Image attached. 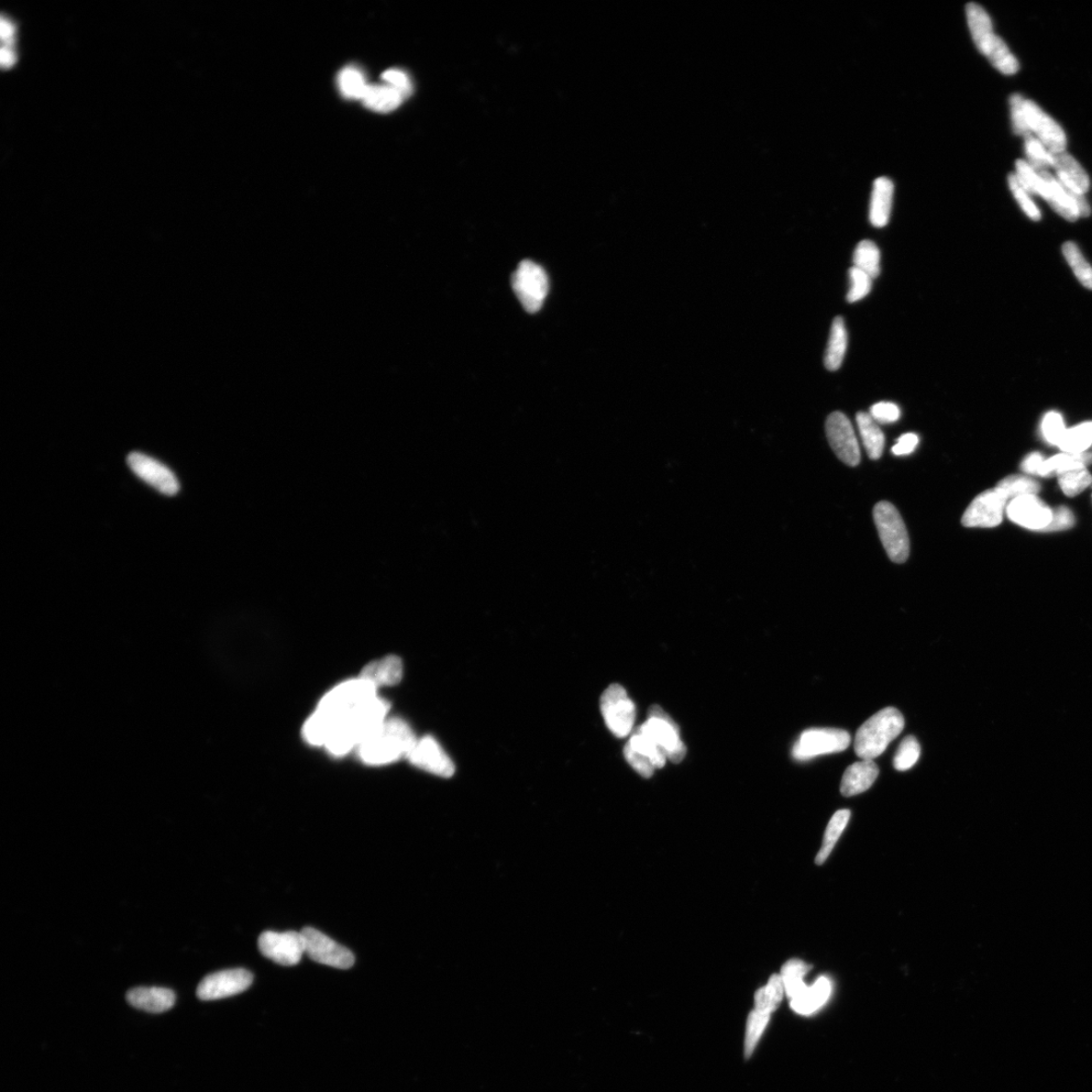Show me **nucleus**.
Here are the masks:
<instances>
[{
  "label": "nucleus",
  "mask_w": 1092,
  "mask_h": 1092,
  "mask_svg": "<svg viewBox=\"0 0 1092 1092\" xmlns=\"http://www.w3.org/2000/svg\"><path fill=\"white\" fill-rule=\"evenodd\" d=\"M851 744V735L836 728H810L801 734L794 745L792 756L797 760H809L822 755L840 753Z\"/></svg>",
  "instance_id": "obj_9"
},
{
  "label": "nucleus",
  "mask_w": 1092,
  "mask_h": 1092,
  "mask_svg": "<svg viewBox=\"0 0 1092 1092\" xmlns=\"http://www.w3.org/2000/svg\"><path fill=\"white\" fill-rule=\"evenodd\" d=\"M874 521L889 559L903 564L910 557V544L906 524L898 510L891 503L882 501L874 508Z\"/></svg>",
  "instance_id": "obj_5"
},
{
  "label": "nucleus",
  "mask_w": 1092,
  "mask_h": 1092,
  "mask_svg": "<svg viewBox=\"0 0 1092 1092\" xmlns=\"http://www.w3.org/2000/svg\"><path fill=\"white\" fill-rule=\"evenodd\" d=\"M966 17L971 35L977 49L985 55L1001 73L1012 75L1020 69V64L1010 51L1007 44L994 32L992 21L985 9L971 3L966 6Z\"/></svg>",
  "instance_id": "obj_3"
},
{
  "label": "nucleus",
  "mask_w": 1092,
  "mask_h": 1092,
  "mask_svg": "<svg viewBox=\"0 0 1092 1092\" xmlns=\"http://www.w3.org/2000/svg\"><path fill=\"white\" fill-rule=\"evenodd\" d=\"M1063 418L1057 412L1048 413L1042 422V433L1047 443L1059 446L1066 433Z\"/></svg>",
  "instance_id": "obj_47"
},
{
  "label": "nucleus",
  "mask_w": 1092,
  "mask_h": 1092,
  "mask_svg": "<svg viewBox=\"0 0 1092 1092\" xmlns=\"http://www.w3.org/2000/svg\"><path fill=\"white\" fill-rule=\"evenodd\" d=\"M127 1000L132 1007L152 1013H161L173 1008L176 997L174 992L163 987H136L127 994Z\"/></svg>",
  "instance_id": "obj_21"
},
{
  "label": "nucleus",
  "mask_w": 1092,
  "mask_h": 1092,
  "mask_svg": "<svg viewBox=\"0 0 1092 1092\" xmlns=\"http://www.w3.org/2000/svg\"><path fill=\"white\" fill-rule=\"evenodd\" d=\"M339 722L333 715L317 709L303 728L306 741L313 746H325Z\"/></svg>",
  "instance_id": "obj_31"
},
{
  "label": "nucleus",
  "mask_w": 1092,
  "mask_h": 1092,
  "mask_svg": "<svg viewBox=\"0 0 1092 1092\" xmlns=\"http://www.w3.org/2000/svg\"><path fill=\"white\" fill-rule=\"evenodd\" d=\"M638 728L652 738L671 762L680 763L685 758L687 748L678 725L659 705L650 708L646 722Z\"/></svg>",
  "instance_id": "obj_8"
},
{
  "label": "nucleus",
  "mask_w": 1092,
  "mask_h": 1092,
  "mask_svg": "<svg viewBox=\"0 0 1092 1092\" xmlns=\"http://www.w3.org/2000/svg\"><path fill=\"white\" fill-rule=\"evenodd\" d=\"M339 88L342 94L347 98L361 99L369 84L364 75L356 68H346L339 74Z\"/></svg>",
  "instance_id": "obj_40"
},
{
  "label": "nucleus",
  "mask_w": 1092,
  "mask_h": 1092,
  "mask_svg": "<svg viewBox=\"0 0 1092 1092\" xmlns=\"http://www.w3.org/2000/svg\"><path fill=\"white\" fill-rule=\"evenodd\" d=\"M306 943V954L313 961L337 969H350L356 958L347 948L339 945L329 936L313 928L302 931Z\"/></svg>",
  "instance_id": "obj_13"
},
{
  "label": "nucleus",
  "mask_w": 1092,
  "mask_h": 1092,
  "mask_svg": "<svg viewBox=\"0 0 1092 1092\" xmlns=\"http://www.w3.org/2000/svg\"><path fill=\"white\" fill-rule=\"evenodd\" d=\"M127 461L130 469L138 478L159 493L174 496L180 492L181 485L178 478L169 468L159 460L141 454V452H132Z\"/></svg>",
  "instance_id": "obj_17"
},
{
  "label": "nucleus",
  "mask_w": 1092,
  "mask_h": 1092,
  "mask_svg": "<svg viewBox=\"0 0 1092 1092\" xmlns=\"http://www.w3.org/2000/svg\"><path fill=\"white\" fill-rule=\"evenodd\" d=\"M1063 255L1073 270L1076 278L1086 288L1092 290V267L1086 260L1073 242H1066L1062 247Z\"/></svg>",
  "instance_id": "obj_39"
},
{
  "label": "nucleus",
  "mask_w": 1092,
  "mask_h": 1092,
  "mask_svg": "<svg viewBox=\"0 0 1092 1092\" xmlns=\"http://www.w3.org/2000/svg\"><path fill=\"white\" fill-rule=\"evenodd\" d=\"M1058 481L1062 491L1068 497H1075L1076 495L1088 487L1092 482V477L1085 468L1066 471L1059 476Z\"/></svg>",
  "instance_id": "obj_43"
},
{
  "label": "nucleus",
  "mask_w": 1092,
  "mask_h": 1092,
  "mask_svg": "<svg viewBox=\"0 0 1092 1092\" xmlns=\"http://www.w3.org/2000/svg\"><path fill=\"white\" fill-rule=\"evenodd\" d=\"M1052 167L1058 175V181L1067 189L1085 195L1089 189L1088 175L1081 165L1065 152L1052 153Z\"/></svg>",
  "instance_id": "obj_22"
},
{
  "label": "nucleus",
  "mask_w": 1092,
  "mask_h": 1092,
  "mask_svg": "<svg viewBox=\"0 0 1092 1092\" xmlns=\"http://www.w3.org/2000/svg\"><path fill=\"white\" fill-rule=\"evenodd\" d=\"M377 697V687L362 678L350 680L325 695L318 709L333 715L340 723L364 703Z\"/></svg>",
  "instance_id": "obj_6"
},
{
  "label": "nucleus",
  "mask_w": 1092,
  "mask_h": 1092,
  "mask_svg": "<svg viewBox=\"0 0 1092 1092\" xmlns=\"http://www.w3.org/2000/svg\"><path fill=\"white\" fill-rule=\"evenodd\" d=\"M784 992L785 987L781 975H772L768 985L756 992L755 1010L767 1013L774 1011L780 1006Z\"/></svg>",
  "instance_id": "obj_35"
},
{
  "label": "nucleus",
  "mask_w": 1092,
  "mask_h": 1092,
  "mask_svg": "<svg viewBox=\"0 0 1092 1092\" xmlns=\"http://www.w3.org/2000/svg\"><path fill=\"white\" fill-rule=\"evenodd\" d=\"M402 677L403 663L401 659L395 656L372 661L364 667L360 675V678L370 682L377 688L396 685Z\"/></svg>",
  "instance_id": "obj_25"
},
{
  "label": "nucleus",
  "mask_w": 1092,
  "mask_h": 1092,
  "mask_svg": "<svg viewBox=\"0 0 1092 1092\" xmlns=\"http://www.w3.org/2000/svg\"><path fill=\"white\" fill-rule=\"evenodd\" d=\"M769 1020L770 1013L759 1011L758 1010H755L749 1013L747 1023L745 1042V1054L747 1058L754 1053L755 1048L760 1038V1036H762Z\"/></svg>",
  "instance_id": "obj_41"
},
{
  "label": "nucleus",
  "mask_w": 1092,
  "mask_h": 1092,
  "mask_svg": "<svg viewBox=\"0 0 1092 1092\" xmlns=\"http://www.w3.org/2000/svg\"><path fill=\"white\" fill-rule=\"evenodd\" d=\"M1092 462V454L1084 452L1079 455L1062 454L1049 459H1045L1040 477L1061 476V474L1077 469H1085Z\"/></svg>",
  "instance_id": "obj_32"
},
{
  "label": "nucleus",
  "mask_w": 1092,
  "mask_h": 1092,
  "mask_svg": "<svg viewBox=\"0 0 1092 1092\" xmlns=\"http://www.w3.org/2000/svg\"><path fill=\"white\" fill-rule=\"evenodd\" d=\"M1023 108L1031 132L1038 136L1048 151L1053 154L1064 152L1066 136L1062 128L1051 117L1043 112L1038 105L1029 99H1024Z\"/></svg>",
  "instance_id": "obj_20"
},
{
  "label": "nucleus",
  "mask_w": 1092,
  "mask_h": 1092,
  "mask_svg": "<svg viewBox=\"0 0 1092 1092\" xmlns=\"http://www.w3.org/2000/svg\"><path fill=\"white\" fill-rule=\"evenodd\" d=\"M390 709V704L378 697L359 706L336 727L325 747L329 753L344 756L381 725Z\"/></svg>",
  "instance_id": "obj_2"
},
{
  "label": "nucleus",
  "mask_w": 1092,
  "mask_h": 1092,
  "mask_svg": "<svg viewBox=\"0 0 1092 1092\" xmlns=\"http://www.w3.org/2000/svg\"><path fill=\"white\" fill-rule=\"evenodd\" d=\"M880 250L874 242L863 240L857 245L853 261L854 267L876 279L880 273Z\"/></svg>",
  "instance_id": "obj_36"
},
{
  "label": "nucleus",
  "mask_w": 1092,
  "mask_h": 1092,
  "mask_svg": "<svg viewBox=\"0 0 1092 1092\" xmlns=\"http://www.w3.org/2000/svg\"><path fill=\"white\" fill-rule=\"evenodd\" d=\"M857 424L868 457L871 459H879L884 455L885 437L878 423L869 413L859 412Z\"/></svg>",
  "instance_id": "obj_28"
},
{
  "label": "nucleus",
  "mask_w": 1092,
  "mask_h": 1092,
  "mask_svg": "<svg viewBox=\"0 0 1092 1092\" xmlns=\"http://www.w3.org/2000/svg\"><path fill=\"white\" fill-rule=\"evenodd\" d=\"M903 728L904 717L899 710L893 708L880 710L859 728L855 740L856 755L862 759L873 760L885 752Z\"/></svg>",
  "instance_id": "obj_4"
},
{
  "label": "nucleus",
  "mask_w": 1092,
  "mask_h": 1092,
  "mask_svg": "<svg viewBox=\"0 0 1092 1092\" xmlns=\"http://www.w3.org/2000/svg\"><path fill=\"white\" fill-rule=\"evenodd\" d=\"M417 738L412 728L400 719L385 720L358 746L364 763L379 766L409 757Z\"/></svg>",
  "instance_id": "obj_1"
},
{
  "label": "nucleus",
  "mask_w": 1092,
  "mask_h": 1092,
  "mask_svg": "<svg viewBox=\"0 0 1092 1092\" xmlns=\"http://www.w3.org/2000/svg\"><path fill=\"white\" fill-rule=\"evenodd\" d=\"M997 488L1005 494L1008 500H1013L1023 497V496H1036L1040 492L1041 485L1035 480L1014 474V476L1001 480L998 483Z\"/></svg>",
  "instance_id": "obj_38"
},
{
  "label": "nucleus",
  "mask_w": 1092,
  "mask_h": 1092,
  "mask_svg": "<svg viewBox=\"0 0 1092 1092\" xmlns=\"http://www.w3.org/2000/svg\"><path fill=\"white\" fill-rule=\"evenodd\" d=\"M1024 139L1025 153H1027L1028 163L1031 165V168L1036 173L1047 171L1048 168L1052 167V153L1047 150L1039 139L1034 138L1032 135Z\"/></svg>",
  "instance_id": "obj_42"
},
{
  "label": "nucleus",
  "mask_w": 1092,
  "mask_h": 1092,
  "mask_svg": "<svg viewBox=\"0 0 1092 1092\" xmlns=\"http://www.w3.org/2000/svg\"><path fill=\"white\" fill-rule=\"evenodd\" d=\"M1043 181L1041 196L1049 203L1055 211L1064 219L1074 222L1080 216L1073 198L1066 193L1063 185L1048 171L1038 172Z\"/></svg>",
  "instance_id": "obj_24"
},
{
  "label": "nucleus",
  "mask_w": 1092,
  "mask_h": 1092,
  "mask_svg": "<svg viewBox=\"0 0 1092 1092\" xmlns=\"http://www.w3.org/2000/svg\"><path fill=\"white\" fill-rule=\"evenodd\" d=\"M362 102L369 108L379 113H389L398 107L405 97L390 85H370L362 96Z\"/></svg>",
  "instance_id": "obj_29"
},
{
  "label": "nucleus",
  "mask_w": 1092,
  "mask_h": 1092,
  "mask_svg": "<svg viewBox=\"0 0 1092 1092\" xmlns=\"http://www.w3.org/2000/svg\"><path fill=\"white\" fill-rule=\"evenodd\" d=\"M1007 514L1012 522L1038 532H1043L1053 518V510L1035 495L1011 500Z\"/></svg>",
  "instance_id": "obj_19"
},
{
  "label": "nucleus",
  "mask_w": 1092,
  "mask_h": 1092,
  "mask_svg": "<svg viewBox=\"0 0 1092 1092\" xmlns=\"http://www.w3.org/2000/svg\"><path fill=\"white\" fill-rule=\"evenodd\" d=\"M1092 445V422H1086L1066 430L1058 447L1065 454H1084Z\"/></svg>",
  "instance_id": "obj_37"
},
{
  "label": "nucleus",
  "mask_w": 1092,
  "mask_h": 1092,
  "mask_svg": "<svg viewBox=\"0 0 1092 1092\" xmlns=\"http://www.w3.org/2000/svg\"><path fill=\"white\" fill-rule=\"evenodd\" d=\"M259 951L264 957L282 966L299 964L306 954L305 937L296 932H264L258 939Z\"/></svg>",
  "instance_id": "obj_11"
},
{
  "label": "nucleus",
  "mask_w": 1092,
  "mask_h": 1092,
  "mask_svg": "<svg viewBox=\"0 0 1092 1092\" xmlns=\"http://www.w3.org/2000/svg\"><path fill=\"white\" fill-rule=\"evenodd\" d=\"M15 55L10 51V48L8 46L4 47L2 51V64L4 68H10L15 63Z\"/></svg>",
  "instance_id": "obj_56"
},
{
  "label": "nucleus",
  "mask_w": 1092,
  "mask_h": 1092,
  "mask_svg": "<svg viewBox=\"0 0 1092 1092\" xmlns=\"http://www.w3.org/2000/svg\"><path fill=\"white\" fill-rule=\"evenodd\" d=\"M847 347V333L845 321L842 317H836L831 328L829 344H827L824 356V366L827 370L835 371L841 368Z\"/></svg>",
  "instance_id": "obj_30"
},
{
  "label": "nucleus",
  "mask_w": 1092,
  "mask_h": 1092,
  "mask_svg": "<svg viewBox=\"0 0 1092 1092\" xmlns=\"http://www.w3.org/2000/svg\"><path fill=\"white\" fill-rule=\"evenodd\" d=\"M919 443L920 438L917 434H903L897 440V444L892 447L893 455L897 457L910 456L917 449Z\"/></svg>",
  "instance_id": "obj_53"
},
{
  "label": "nucleus",
  "mask_w": 1092,
  "mask_h": 1092,
  "mask_svg": "<svg viewBox=\"0 0 1092 1092\" xmlns=\"http://www.w3.org/2000/svg\"><path fill=\"white\" fill-rule=\"evenodd\" d=\"M893 193H895V185L889 179L879 178L875 181L869 212L870 222L874 227L882 228L888 224Z\"/></svg>",
  "instance_id": "obj_26"
},
{
  "label": "nucleus",
  "mask_w": 1092,
  "mask_h": 1092,
  "mask_svg": "<svg viewBox=\"0 0 1092 1092\" xmlns=\"http://www.w3.org/2000/svg\"><path fill=\"white\" fill-rule=\"evenodd\" d=\"M624 757L628 764L645 778L652 777L655 770L663 768L668 760L660 747L639 728L627 742Z\"/></svg>",
  "instance_id": "obj_14"
},
{
  "label": "nucleus",
  "mask_w": 1092,
  "mask_h": 1092,
  "mask_svg": "<svg viewBox=\"0 0 1092 1092\" xmlns=\"http://www.w3.org/2000/svg\"><path fill=\"white\" fill-rule=\"evenodd\" d=\"M408 759L415 767L439 777L450 778L456 772L452 759L435 738L430 735L417 740Z\"/></svg>",
  "instance_id": "obj_18"
},
{
  "label": "nucleus",
  "mask_w": 1092,
  "mask_h": 1092,
  "mask_svg": "<svg viewBox=\"0 0 1092 1092\" xmlns=\"http://www.w3.org/2000/svg\"><path fill=\"white\" fill-rule=\"evenodd\" d=\"M1008 498L998 488L981 493L971 502L964 515L962 524L968 528H992L1003 520Z\"/></svg>",
  "instance_id": "obj_15"
},
{
  "label": "nucleus",
  "mask_w": 1092,
  "mask_h": 1092,
  "mask_svg": "<svg viewBox=\"0 0 1092 1092\" xmlns=\"http://www.w3.org/2000/svg\"><path fill=\"white\" fill-rule=\"evenodd\" d=\"M848 274L849 281H851V288H849L847 295V300L848 303L861 301L869 295L871 289H872L873 279L869 277L866 272L855 267L849 270Z\"/></svg>",
  "instance_id": "obj_45"
},
{
  "label": "nucleus",
  "mask_w": 1092,
  "mask_h": 1092,
  "mask_svg": "<svg viewBox=\"0 0 1092 1092\" xmlns=\"http://www.w3.org/2000/svg\"><path fill=\"white\" fill-rule=\"evenodd\" d=\"M879 775V768L874 760L863 759L849 766L841 783V792L844 797H851L867 791Z\"/></svg>",
  "instance_id": "obj_23"
},
{
  "label": "nucleus",
  "mask_w": 1092,
  "mask_h": 1092,
  "mask_svg": "<svg viewBox=\"0 0 1092 1092\" xmlns=\"http://www.w3.org/2000/svg\"><path fill=\"white\" fill-rule=\"evenodd\" d=\"M1017 178L1023 186V189L1029 195H1041L1043 191V181L1040 175L1036 173L1031 165L1024 160H1017Z\"/></svg>",
  "instance_id": "obj_46"
},
{
  "label": "nucleus",
  "mask_w": 1092,
  "mask_h": 1092,
  "mask_svg": "<svg viewBox=\"0 0 1092 1092\" xmlns=\"http://www.w3.org/2000/svg\"><path fill=\"white\" fill-rule=\"evenodd\" d=\"M869 414L877 423L890 424L899 420L901 412L899 407L895 403L879 402L871 407Z\"/></svg>",
  "instance_id": "obj_50"
},
{
  "label": "nucleus",
  "mask_w": 1092,
  "mask_h": 1092,
  "mask_svg": "<svg viewBox=\"0 0 1092 1092\" xmlns=\"http://www.w3.org/2000/svg\"><path fill=\"white\" fill-rule=\"evenodd\" d=\"M600 706L605 723L615 736L625 737L632 734L636 709L622 686L613 684L607 688L602 694Z\"/></svg>",
  "instance_id": "obj_10"
},
{
  "label": "nucleus",
  "mask_w": 1092,
  "mask_h": 1092,
  "mask_svg": "<svg viewBox=\"0 0 1092 1092\" xmlns=\"http://www.w3.org/2000/svg\"><path fill=\"white\" fill-rule=\"evenodd\" d=\"M921 756V746L912 735L907 736L901 742L893 760V766L898 771H907L917 764Z\"/></svg>",
  "instance_id": "obj_44"
},
{
  "label": "nucleus",
  "mask_w": 1092,
  "mask_h": 1092,
  "mask_svg": "<svg viewBox=\"0 0 1092 1092\" xmlns=\"http://www.w3.org/2000/svg\"><path fill=\"white\" fill-rule=\"evenodd\" d=\"M832 992V985L826 977L815 981L812 986H808L802 994L791 999V1008L801 1014H810L822 1008Z\"/></svg>",
  "instance_id": "obj_27"
},
{
  "label": "nucleus",
  "mask_w": 1092,
  "mask_h": 1092,
  "mask_svg": "<svg viewBox=\"0 0 1092 1092\" xmlns=\"http://www.w3.org/2000/svg\"><path fill=\"white\" fill-rule=\"evenodd\" d=\"M826 435L835 454L847 466L857 467L861 461L854 427L842 412L832 413L826 420Z\"/></svg>",
  "instance_id": "obj_16"
},
{
  "label": "nucleus",
  "mask_w": 1092,
  "mask_h": 1092,
  "mask_svg": "<svg viewBox=\"0 0 1092 1092\" xmlns=\"http://www.w3.org/2000/svg\"><path fill=\"white\" fill-rule=\"evenodd\" d=\"M1044 461L1045 458L1042 455L1038 454V452H1034V454L1024 458L1022 463V469L1025 472L1040 476Z\"/></svg>",
  "instance_id": "obj_54"
},
{
  "label": "nucleus",
  "mask_w": 1092,
  "mask_h": 1092,
  "mask_svg": "<svg viewBox=\"0 0 1092 1092\" xmlns=\"http://www.w3.org/2000/svg\"><path fill=\"white\" fill-rule=\"evenodd\" d=\"M1010 102L1014 133L1023 136L1024 138L1032 135V132L1028 124V119L1024 113V99L1021 94H1016L1010 96Z\"/></svg>",
  "instance_id": "obj_48"
},
{
  "label": "nucleus",
  "mask_w": 1092,
  "mask_h": 1092,
  "mask_svg": "<svg viewBox=\"0 0 1092 1092\" xmlns=\"http://www.w3.org/2000/svg\"><path fill=\"white\" fill-rule=\"evenodd\" d=\"M1009 184L1010 191L1023 209V212L1032 220H1039L1041 219L1039 208L1033 203L1029 194L1023 189L1016 174L1011 173L1009 175Z\"/></svg>",
  "instance_id": "obj_49"
},
{
  "label": "nucleus",
  "mask_w": 1092,
  "mask_h": 1092,
  "mask_svg": "<svg viewBox=\"0 0 1092 1092\" xmlns=\"http://www.w3.org/2000/svg\"><path fill=\"white\" fill-rule=\"evenodd\" d=\"M512 288L528 313L542 308L549 290L546 270L532 260L522 261L512 275Z\"/></svg>",
  "instance_id": "obj_7"
},
{
  "label": "nucleus",
  "mask_w": 1092,
  "mask_h": 1092,
  "mask_svg": "<svg viewBox=\"0 0 1092 1092\" xmlns=\"http://www.w3.org/2000/svg\"><path fill=\"white\" fill-rule=\"evenodd\" d=\"M810 969L809 964L798 959H792L782 967L781 977L790 999L798 997L808 988L803 983V978Z\"/></svg>",
  "instance_id": "obj_34"
},
{
  "label": "nucleus",
  "mask_w": 1092,
  "mask_h": 1092,
  "mask_svg": "<svg viewBox=\"0 0 1092 1092\" xmlns=\"http://www.w3.org/2000/svg\"><path fill=\"white\" fill-rule=\"evenodd\" d=\"M1074 515L1067 507H1058L1053 510L1052 521L1048 525L1043 533L1063 532L1072 528L1074 525Z\"/></svg>",
  "instance_id": "obj_52"
},
{
  "label": "nucleus",
  "mask_w": 1092,
  "mask_h": 1092,
  "mask_svg": "<svg viewBox=\"0 0 1092 1092\" xmlns=\"http://www.w3.org/2000/svg\"><path fill=\"white\" fill-rule=\"evenodd\" d=\"M849 816H851V811L847 810H838L833 815L829 825L826 827L821 851L819 855L816 856V864L822 865L826 861L827 858H829L836 842L838 841V838L841 837L843 832L846 829V826L849 821Z\"/></svg>",
  "instance_id": "obj_33"
},
{
  "label": "nucleus",
  "mask_w": 1092,
  "mask_h": 1092,
  "mask_svg": "<svg viewBox=\"0 0 1092 1092\" xmlns=\"http://www.w3.org/2000/svg\"><path fill=\"white\" fill-rule=\"evenodd\" d=\"M252 983L253 975L245 969L219 971L201 981L196 989V996L205 1001L223 999L242 994Z\"/></svg>",
  "instance_id": "obj_12"
},
{
  "label": "nucleus",
  "mask_w": 1092,
  "mask_h": 1092,
  "mask_svg": "<svg viewBox=\"0 0 1092 1092\" xmlns=\"http://www.w3.org/2000/svg\"><path fill=\"white\" fill-rule=\"evenodd\" d=\"M383 80L388 85L398 91L405 98L409 96L412 93V83L404 71L400 69H389L383 74Z\"/></svg>",
  "instance_id": "obj_51"
},
{
  "label": "nucleus",
  "mask_w": 1092,
  "mask_h": 1092,
  "mask_svg": "<svg viewBox=\"0 0 1092 1092\" xmlns=\"http://www.w3.org/2000/svg\"><path fill=\"white\" fill-rule=\"evenodd\" d=\"M2 36L7 46L13 43L14 27L6 19L2 20Z\"/></svg>",
  "instance_id": "obj_55"
}]
</instances>
